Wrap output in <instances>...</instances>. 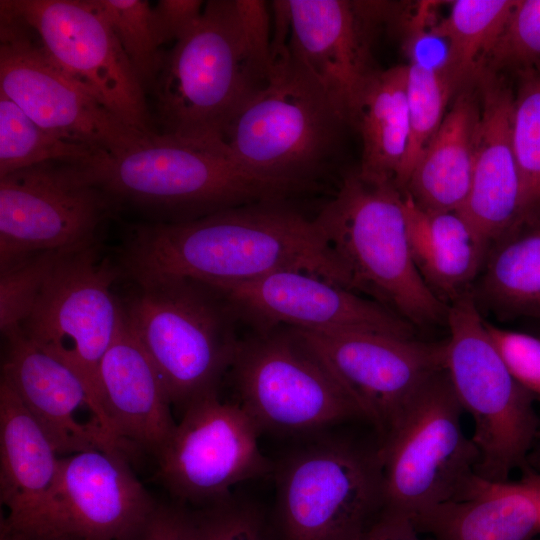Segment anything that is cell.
<instances>
[{
  "label": "cell",
  "mask_w": 540,
  "mask_h": 540,
  "mask_svg": "<svg viewBox=\"0 0 540 540\" xmlns=\"http://www.w3.org/2000/svg\"><path fill=\"white\" fill-rule=\"evenodd\" d=\"M347 540H432L406 515L383 511L368 527Z\"/></svg>",
  "instance_id": "41"
},
{
  "label": "cell",
  "mask_w": 540,
  "mask_h": 540,
  "mask_svg": "<svg viewBox=\"0 0 540 540\" xmlns=\"http://www.w3.org/2000/svg\"><path fill=\"white\" fill-rule=\"evenodd\" d=\"M534 540H540V538H535Z\"/></svg>",
  "instance_id": "42"
},
{
  "label": "cell",
  "mask_w": 540,
  "mask_h": 540,
  "mask_svg": "<svg viewBox=\"0 0 540 540\" xmlns=\"http://www.w3.org/2000/svg\"><path fill=\"white\" fill-rule=\"evenodd\" d=\"M95 167L52 160L0 178V267L34 253L97 243L118 204Z\"/></svg>",
  "instance_id": "13"
},
{
  "label": "cell",
  "mask_w": 540,
  "mask_h": 540,
  "mask_svg": "<svg viewBox=\"0 0 540 540\" xmlns=\"http://www.w3.org/2000/svg\"><path fill=\"white\" fill-rule=\"evenodd\" d=\"M314 220L355 292L372 296L413 326L446 324L448 305L414 262L404 192L394 183L349 173Z\"/></svg>",
  "instance_id": "3"
},
{
  "label": "cell",
  "mask_w": 540,
  "mask_h": 540,
  "mask_svg": "<svg viewBox=\"0 0 540 540\" xmlns=\"http://www.w3.org/2000/svg\"><path fill=\"white\" fill-rule=\"evenodd\" d=\"M430 4V2H423L416 15L412 16L406 24L405 46L409 64L442 74L451 81L450 43L435 29L434 24H428L427 20L431 16Z\"/></svg>",
  "instance_id": "38"
},
{
  "label": "cell",
  "mask_w": 540,
  "mask_h": 540,
  "mask_svg": "<svg viewBox=\"0 0 540 540\" xmlns=\"http://www.w3.org/2000/svg\"><path fill=\"white\" fill-rule=\"evenodd\" d=\"M406 91L410 140L398 185L401 191H404L421 154L439 129L447 104L456 93L449 78L413 64L407 65Z\"/></svg>",
  "instance_id": "32"
},
{
  "label": "cell",
  "mask_w": 540,
  "mask_h": 540,
  "mask_svg": "<svg viewBox=\"0 0 540 540\" xmlns=\"http://www.w3.org/2000/svg\"><path fill=\"white\" fill-rule=\"evenodd\" d=\"M463 412L445 369L417 392L379 441L385 511L412 519L456 498L476 474Z\"/></svg>",
  "instance_id": "9"
},
{
  "label": "cell",
  "mask_w": 540,
  "mask_h": 540,
  "mask_svg": "<svg viewBox=\"0 0 540 540\" xmlns=\"http://www.w3.org/2000/svg\"><path fill=\"white\" fill-rule=\"evenodd\" d=\"M135 540H198L194 510L176 501L158 503Z\"/></svg>",
  "instance_id": "39"
},
{
  "label": "cell",
  "mask_w": 540,
  "mask_h": 540,
  "mask_svg": "<svg viewBox=\"0 0 540 540\" xmlns=\"http://www.w3.org/2000/svg\"><path fill=\"white\" fill-rule=\"evenodd\" d=\"M231 369L239 404L260 433L303 435L353 421L368 423L289 327L239 341Z\"/></svg>",
  "instance_id": "12"
},
{
  "label": "cell",
  "mask_w": 540,
  "mask_h": 540,
  "mask_svg": "<svg viewBox=\"0 0 540 540\" xmlns=\"http://www.w3.org/2000/svg\"><path fill=\"white\" fill-rule=\"evenodd\" d=\"M157 505L124 454L82 451L60 458L29 510L1 521L0 540H135Z\"/></svg>",
  "instance_id": "10"
},
{
  "label": "cell",
  "mask_w": 540,
  "mask_h": 540,
  "mask_svg": "<svg viewBox=\"0 0 540 540\" xmlns=\"http://www.w3.org/2000/svg\"><path fill=\"white\" fill-rule=\"evenodd\" d=\"M54 63L128 126L155 134L145 89L96 0H1Z\"/></svg>",
  "instance_id": "14"
},
{
  "label": "cell",
  "mask_w": 540,
  "mask_h": 540,
  "mask_svg": "<svg viewBox=\"0 0 540 540\" xmlns=\"http://www.w3.org/2000/svg\"><path fill=\"white\" fill-rule=\"evenodd\" d=\"M272 202L183 221L130 225L119 251L121 274L133 283L163 279L217 283L294 270L354 291L315 220Z\"/></svg>",
  "instance_id": "1"
},
{
  "label": "cell",
  "mask_w": 540,
  "mask_h": 540,
  "mask_svg": "<svg viewBox=\"0 0 540 540\" xmlns=\"http://www.w3.org/2000/svg\"><path fill=\"white\" fill-rule=\"evenodd\" d=\"M200 0H160L153 7L156 29L162 44L177 42L200 21L204 9Z\"/></svg>",
  "instance_id": "40"
},
{
  "label": "cell",
  "mask_w": 540,
  "mask_h": 540,
  "mask_svg": "<svg viewBox=\"0 0 540 540\" xmlns=\"http://www.w3.org/2000/svg\"><path fill=\"white\" fill-rule=\"evenodd\" d=\"M486 329L514 379L540 399V336L497 327Z\"/></svg>",
  "instance_id": "37"
},
{
  "label": "cell",
  "mask_w": 540,
  "mask_h": 540,
  "mask_svg": "<svg viewBox=\"0 0 540 540\" xmlns=\"http://www.w3.org/2000/svg\"><path fill=\"white\" fill-rule=\"evenodd\" d=\"M515 1L456 0L447 17L434 24L450 43V78L457 92L479 79Z\"/></svg>",
  "instance_id": "29"
},
{
  "label": "cell",
  "mask_w": 540,
  "mask_h": 540,
  "mask_svg": "<svg viewBox=\"0 0 540 540\" xmlns=\"http://www.w3.org/2000/svg\"><path fill=\"white\" fill-rule=\"evenodd\" d=\"M540 62V0H516L506 24L488 53L482 73L533 70Z\"/></svg>",
  "instance_id": "35"
},
{
  "label": "cell",
  "mask_w": 540,
  "mask_h": 540,
  "mask_svg": "<svg viewBox=\"0 0 540 540\" xmlns=\"http://www.w3.org/2000/svg\"><path fill=\"white\" fill-rule=\"evenodd\" d=\"M118 264L97 243L57 265L20 328L36 346L72 369L84 383L96 424L114 445L99 388V367L118 329L122 305L113 293Z\"/></svg>",
  "instance_id": "11"
},
{
  "label": "cell",
  "mask_w": 540,
  "mask_h": 540,
  "mask_svg": "<svg viewBox=\"0 0 540 540\" xmlns=\"http://www.w3.org/2000/svg\"><path fill=\"white\" fill-rule=\"evenodd\" d=\"M412 521L432 540H534L540 534V473L505 482L475 474L456 498Z\"/></svg>",
  "instance_id": "23"
},
{
  "label": "cell",
  "mask_w": 540,
  "mask_h": 540,
  "mask_svg": "<svg viewBox=\"0 0 540 540\" xmlns=\"http://www.w3.org/2000/svg\"><path fill=\"white\" fill-rule=\"evenodd\" d=\"M291 329L358 404L379 441L425 383L445 369L446 341Z\"/></svg>",
  "instance_id": "17"
},
{
  "label": "cell",
  "mask_w": 540,
  "mask_h": 540,
  "mask_svg": "<svg viewBox=\"0 0 540 540\" xmlns=\"http://www.w3.org/2000/svg\"><path fill=\"white\" fill-rule=\"evenodd\" d=\"M59 455L13 388L0 381V499L12 521L51 485Z\"/></svg>",
  "instance_id": "27"
},
{
  "label": "cell",
  "mask_w": 540,
  "mask_h": 540,
  "mask_svg": "<svg viewBox=\"0 0 540 540\" xmlns=\"http://www.w3.org/2000/svg\"><path fill=\"white\" fill-rule=\"evenodd\" d=\"M3 336L1 378L19 396L58 455L88 450L119 452L97 424L76 420L80 406L91 411L87 389L77 374L36 346L20 327Z\"/></svg>",
  "instance_id": "22"
},
{
  "label": "cell",
  "mask_w": 540,
  "mask_h": 540,
  "mask_svg": "<svg viewBox=\"0 0 540 540\" xmlns=\"http://www.w3.org/2000/svg\"><path fill=\"white\" fill-rule=\"evenodd\" d=\"M404 196L416 267L433 293L448 305L472 289L491 245L459 212H428Z\"/></svg>",
  "instance_id": "25"
},
{
  "label": "cell",
  "mask_w": 540,
  "mask_h": 540,
  "mask_svg": "<svg viewBox=\"0 0 540 540\" xmlns=\"http://www.w3.org/2000/svg\"><path fill=\"white\" fill-rule=\"evenodd\" d=\"M260 431L239 403L212 393L191 403L155 457L157 478L174 501L202 508L230 497L234 486L273 476Z\"/></svg>",
  "instance_id": "15"
},
{
  "label": "cell",
  "mask_w": 540,
  "mask_h": 540,
  "mask_svg": "<svg viewBox=\"0 0 540 540\" xmlns=\"http://www.w3.org/2000/svg\"><path fill=\"white\" fill-rule=\"evenodd\" d=\"M512 142L529 219L540 215V69L520 73L512 113Z\"/></svg>",
  "instance_id": "33"
},
{
  "label": "cell",
  "mask_w": 540,
  "mask_h": 540,
  "mask_svg": "<svg viewBox=\"0 0 540 540\" xmlns=\"http://www.w3.org/2000/svg\"><path fill=\"white\" fill-rule=\"evenodd\" d=\"M99 388L110 435L118 450L125 456L134 450L155 458L177 423L165 385L123 311L100 363Z\"/></svg>",
  "instance_id": "21"
},
{
  "label": "cell",
  "mask_w": 540,
  "mask_h": 540,
  "mask_svg": "<svg viewBox=\"0 0 540 540\" xmlns=\"http://www.w3.org/2000/svg\"><path fill=\"white\" fill-rule=\"evenodd\" d=\"M495 76L483 73L476 82L480 118L473 175L459 211L490 245L530 220L512 142L514 94Z\"/></svg>",
  "instance_id": "20"
},
{
  "label": "cell",
  "mask_w": 540,
  "mask_h": 540,
  "mask_svg": "<svg viewBox=\"0 0 540 540\" xmlns=\"http://www.w3.org/2000/svg\"><path fill=\"white\" fill-rule=\"evenodd\" d=\"M272 540H347L384 511L380 442L323 438L275 464Z\"/></svg>",
  "instance_id": "7"
},
{
  "label": "cell",
  "mask_w": 540,
  "mask_h": 540,
  "mask_svg": "<svg viewBox=\"0 0 540 540\" xmlns=\"http://www.w3.org/2000/svg\"><path fill=\"white\" fill-rule=\"evenodd\" d=\"M271 68L251 43L236 0L207 1L198 24L164 54L153 87L158 134L226 145Z\"/></svg>",
  "instance_id": "2"
},
{
  "label": "cell",
  "mask_w": 540,
  "mask_h": 540,
  "mask_svg": "<svg viewBox=\"0 0 540 540\" xmlns=\"http://www.w3.org/2000/svg\"><path fill=\"white\" fill-rule=\"evenodd\" d=\"M392 4L378 1L287 0L291 56L318 82L348 123L378 70L372 42ZM349 126V125H348Z\"/></svg>",
  "instance_id": "19"
},
{
  "label": "cell",
  "mask_w": 540,
  "mask_h": 540,
  "mask_svg": "<svg viewBox=\"0 0 540 540\" xmlns=\"http://www.w3.org/2000/svg\"><path fill=\"white\" fill-rule=\"evenodd\" d=\"M233 314L266 331L284 325L316 331H364L414 338V326L379 302L316 275L278 271L240 282L203 283Z\"/></svg>",
  "instance_id": "18"
},
{
  "label": "cell",
  "mask_w": 540,
  "mask_h": 540,
  "mask_svg": "<svg viewBox=\"0 0 540 540\" xmlns=\"http://www.w3.org/2000/svg\"><path fill=\"white\" fill-rule=\"evenodd\" d=\"M446 325L445 371L462 409L473 420L476 474L505 482L516 469L528 472V456L540 428L537 398L507 369L472 289L448 304Z\"/></svg>",
  "instance_id": "8"
},
{
  "label": "cell",
  "mask_w": 540,
  "mask_h": 540,
  "mask_svg": "<svg viewBox=\"0 0 540 540\" xmlns=\"http://www.w3.org/2000/svg\"><path fill=\"white\" fill-rule=\"evenodd\" d=\"M95 170L100 183L118 205L127 202L171 217V222L276 201L294 192L243 168L227 145L158 133L106 157Z\"/></svg>",
  "instance_id": "5"
},
{
  "label": "cell",
  "mask_w": 540,
  "mask_h": 540,
  "mask_svg": "<svg viewBox=\"0 0 540 540\" xmlns=\"http://www.w3.org/2000/svg\"><path fill=\"white\" fill-rule=\"evenodd\" d=\"M143 88L154 87L165 52L146 0H96Z\"/></svg>",
  "instance_id": "31"
},
{
  "label": "cell",
  "mask_w": 540,
  "mask_h": 540,
  "mask_svg": "<svg viewBox=\"0 0 540 540\" xmlns=\"http://www.w3.org/2000/svg\"><path fill=\"white\" fill-rule=\"evenodd\" d=\"M472 292L503 318L540 321V216L491 245Z\"/></svg>",
  "instance_id": "28"
},
{
  "label": "cell",
  "mask_w": 540,
  "mask_h": 540,
  "mask_svg": "<svg viewBox=\"0 0 540 540\" xmlns=\"http://www.w3.org/2000/svg\"><path fill=\"white\" fill-rule=\"evenodd\" d=\"M346 126L328 94L288 51L273 60L266 83L235 118L225 143L243 168L296 191L333 161Z\"/></svg>",
  "instance_id": "4"
},
{
  "label": "cell",
  "mask_w": 540,
  "mask_h": 540,
  "mask_svg": "<svg viewBox=\"0 0 540 540\" xmlns=\"http://www.w3.org/2000/svg\"><path fill=\"white\" fill-rule=\"evenodd\" d=\"M104 159L92 149L44 129L0 91V178L52 160L97 166Z\"/></svg>",
  "instance_id": "30"
},
{
  "label": "cell",
  "mask_w": 540,
  "mask_h": 540,
  "mask_svg": "<svg viewBox=\"0 0 540 540\" xmlns=\"http://www.w3.org/2000/svg\"><path fill=\"white\" fill-rule=\"evenodd\" d=\"M480 97L470 88L459 91L421 154L405 186L406 193L428 212H459L472 181Z\"/></svg>",
  "instance_id": "24"
},
{
  "label": "cell",
  "mask_w": 540,
  "mask_h": 540,
  "mask_svg": "<svg viewBox=\"0 0 540 540\" xmlns=\"http://www.w3.org/2000/svg\"><path fill=\"white\" fill-rule=\"evenodd\" d=\"M193 510L198 540H272L269 517L259 504L244 496L233 493Z\"/></svg>",
  "instance_id": "36"
},
{
  "label": "cell",
  "mask_w": 540,
  "mask_h": 540,
  "mask_svg": "<svg viewBox=\"0 0 540 540\" xmlns=\"http://www.w3.org/2000/svg\"><path fill=\"white\" fill-rule=\"evenodd\" d=\"M121 301L126 322L156 367L172 406L183 411L212 393L239 341L233 312L207 285L189 279L133 283Z\"/></svg>",
  "instance_id": "6"
},
{
  "label": "cell",
  "mask_w": 540,
  "mask_h": 540,
  "mask_svg": "<svg viewBox=\"0 0 540 540\" xmlns=\"http://www.w3.org/2000/svg\"><path fill=\"white\" fill-rule=\"evenodd\" d=\"M406 82L407 65L378 69L348 119L362 141L358 174L369 181L394 183L398 188L410 140Z\"/></svg>",
  "instance_id": "26"
},
{
  "label": "cell",
  "mask_w": 540,
  "mask_h": 540,
  "mask_svg": "<svg viewBox=\"0 0 540 540\" xmlns=\"http://www.w3.org/2000/svg\"><path fill=\"white\" fill-rule=\"evenodd\" d=\"M0 91L44 129L105 158L151 136L122 122L72 81L33 29L1 7Z\"/></svg>",
  "instance_id": "16"
},
{
  "label": "cell",
  "mask_w": 540,
  "mask_h": 540,
  "mask_svg": "<svg viewBox=\"0 0 540 540\" xmlns=\"http://www.w3.org/2000/svg\"><path fill=\"white\" fill-rule=\"evenodd\" d=\"M71 252L34 253L0 267V329L2 335L20 327L32 311L57 265Z\"/></svg>",
  "instance_id": "34"
}]
</instances>
